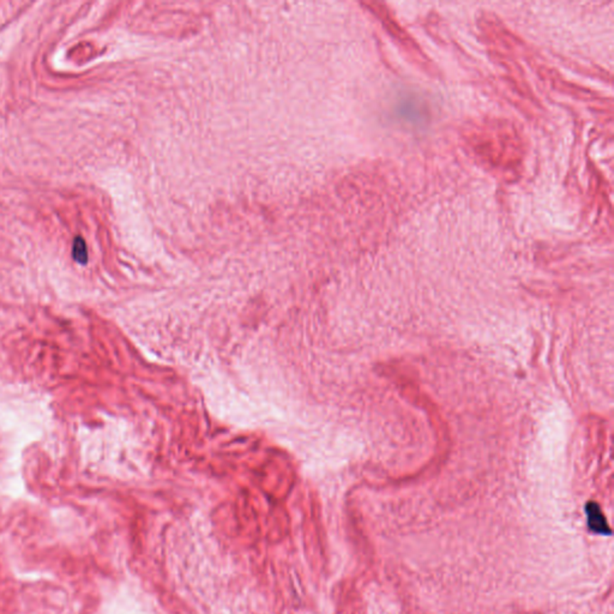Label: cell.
Masks as SVG:
<instances>
[{
  "label": "cell",
  "instance_id": "1",
  "mask_svg": "<svg viewBox=\"0 0 614 614\" xmlns=\"http://www.w3.org/2000/svg\"><path fill=\"white\" fill-rule=\"evenodd\" d=\"M588 519H589V526L593 531L601 534H610L608 526H607L606 519L603 517V514L600 512L599 507L596 504L591 503L587 507Z\"/></svg>",
  "mask_w": 614,
  "mask_h": 614
},
{
  "label": "cell",
  "instance_id": "2",
  "mask_svg": "<svg viewBox=\"0 0 614 614\" xmlns=\"http://www.w3.org/2000/svg\"><path fill=\"white\" fill-rule=\"evenodd\" d=\"M73 257L78 263L84 264L88 260V253H87V246L82 238H76L75 244H73Z\"/></svg>",
  "mask_w": 614,
  "mask_h": 614
}]
</instances>
